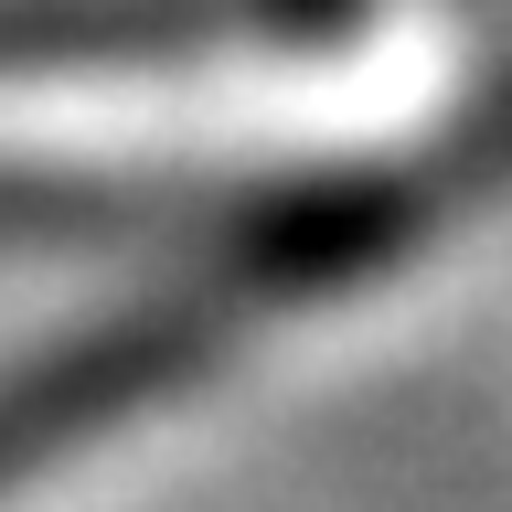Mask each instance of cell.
I'll return each mask as SVG.
<instances>
[{
	"mask_svg": "<svg viewBox=\"0 0 512 512\" xmlns=\"http://www.w3.org/2000/svg\"><path fill=\"white\" fill-rule=\"evenodd\" d=\"M363 0H0V75L54 64H171L224 43H320Z\"/></svg>",
	"mask_w": 512,
	"mask_h": 512,
	"instance_id": "cell-2",
	"label": "cell"
},
{
	"mask_svg": "<svg viewBox=\"0 0 512 512\" xmlns=\"http://www.w3.org/2000/svg\"><path fill=\"white\" fill-rule=\"evenodd\" d=\"M491 192H512V75L448 139L246 192L182 278H150L107 320L54 331L43 352L0 363V491H22L54 459L118 438L128 416L192 395L224 352H246V331L395 278L406 256L438 246L448 224H470Z\"/></svg>",
	"mask_w": 512,
	"mask_h": 512,
	"instance_id": "cell-1",
	"label": "cell"
}]
</instances>
